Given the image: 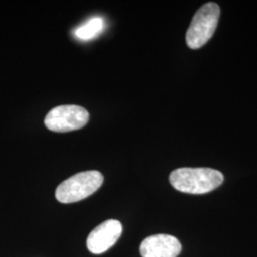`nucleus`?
<instances>
[{
	"label": "nucleus",
	"mask_w": 257,
	"mask_h": 257,
	"mask_svg": "<svg viewBox=\"0 0 257 257\" xmlns=\"http://www.w3.org/2000/svg\"><path fill=\"white\" fill-rule=\"evenodd\" d=\"M122 224L115 219L105 221L97 226L87 238V247L93 254H101L120 238Z\"/></svg>",
	"instance_id": "39448f33"
},
{
	"label": "nucleus",
	"mask_w": 257,
	"mask_h": 257,
	"mask_svg": "<svg viewBox=\"0 0 257 257\" xmlns=\"http://www.w3.org/2000/svg\"><path fill=\"white\" fill-rule=\"evenodd\" d=\"M223 181L220 172L210 168H180L170 175V183L175 190L191 194L210 193Z\"/></svg>",
	"instance_id": "f257e3e1"
},
{
	"label": "nucleus",
	"mask_w": 257,
	"mask_h": 257,
	"mask_svg": "<svg viewBox=\"0 0 257 257\" xmlns=\"http://www.w3.org/2000/svg\"><path fill=\"white\" fill-rule=\"evenodd\" d=\"M179 240L170 234H155L144 239L139 247L142 257H176L181 252Z\"/></svg>",
	"instance_id": "423d86ee"
},
{
	"label": "nucleus",
	"mask_w": 257,
	"mask_h": 257,
	"mask_svg": "<svg viewBox=\"0 0 257 257\" xmlns=\"http://www.w3.org/2000/svg\"><path fill=\"white\" fill-rule=\"evenodd\" d=\"M104 182L98 171H87L73 175L60 184L55 191V198L63 204L78 202L95 193Z\"/></svg>",
	"instance_id": "f03ea898"
},
{
	"label": "nucleus",
	"mask_w": 257,
	"mask_h": 257,
	"mask_svg": "<svg viewBox=\"0 0 257 257\" xmlns=\"http://www.w3.org/2000/svg\"><path fill=\"white\" fill-rule=\"evenodd\" d=\"M90 118L89 111L77 105H62L50 110L44 123L49 130L67 133L83 128Z\"/></svg>",
	"instance_id": "20e7f679"
},
{
	"label": "nucleus",
	"mask_w": 257,
	"mask_h": 257,
	"mask_svg": "<svg viewBox=\"0 0 257 257\" xmlns=\"http://www.w3.org/2000/svg\"><path fill=\"white\" fill-rule=\"evenodd\" d=\"M105 29V20L102 18H92L74 31V36L79 40H91L98 37Z\"/></svg>",
	"instance_id": "0eeeda50"
},
{
	"label": "nucleus",
	"mask_w": 257,
	"mask_h": 257,
	"mask_svg": "<svg viewBox=\"0 0 257 257\" xmlns=\"http://www.w3.org/2000/svg\"><path fill=\"white\" fill-rule=\"evenodd\" d=\"M219 16L220 8L217 4L210 2L203 5L194 15L187 31V45L193 50L205 45L215 32Z\"/></svg>",
	"instance_id": "7ed1b4c3"
}]
</instances>
